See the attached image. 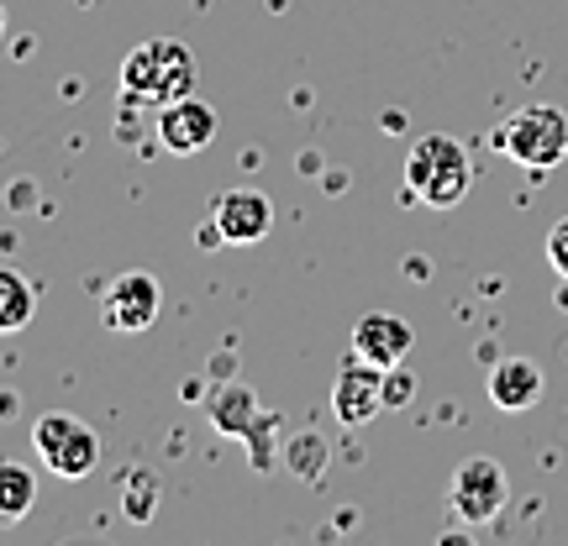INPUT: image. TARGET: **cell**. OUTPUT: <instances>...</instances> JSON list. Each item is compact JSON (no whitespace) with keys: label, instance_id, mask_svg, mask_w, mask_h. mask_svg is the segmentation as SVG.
Wrapping results in <instances>:
<instances>
[{"label":"cell","instance_id":"obj_1","mask_svg":"<svg viewBox=\"0 0 568 546\" xmlns=\"http://www.w3.org/2000/svg\"><path fill=\"white\" fill-rule=\"evenodd\" d=\"M195 53L174 38H153V42H138L122 63V90L126 101H142V105H174L184 95H195Z\"/></svg>","mask_w":568,"mask_h":546},{"label":"cell","instance_id":"obj_2","mask_svg":"<svg viewBox=\"0 0 568 546\" xmlns=\"http://www.w3.org/2000/svg\"><path fill=\"white\" fill-rule=\"evenodd\" d=\"M468 184H474V163H468L464 142L453 137H422L410 147L406 158V189L416 195L422 205L432 210H447V205H458L468 195Z\"/></svg>","mask_w":568,"mask_h":546},{"label":"cell","instance_id":"obj_3","mask_svg":"<svg viewBox=\"0 0 568 546\" xmlns=\"http://www.w3.org/2000/svg\"><path fill=\"white\" fill-rule=\"evenodd\" d=\"M495 147L516 158L521 168H558L568 158V116L558 105H521L510 111L506 126L495 132Z\"/></svg>","mask_w":568,"mask_h":546},{"label":"cell","instance_id":"obj_4","mask_svg":"<svg viewBox=\"0 0 568 546\" xmlns=\"http://www.w3.org/2000/svg\"><path fill=\"white\" fill-rule=\"evenodd\" d=\"M32 446H38V457L48 463L53 478H90L95 467H101V436L90 431V421L80 415H63V410H48L38 415L32 425Z\"/></svg>","mask_w":568,"mask_h":546},{"label":"cell","instance_id":"obj_5","mask_svg":"<svg viewBox=\"0 0 568 546\" xmlns=\"http://www.w3.org/2000/svg\"><path fill=\"white\" fill-rule=\"evenodd\" d=\"M506 499H510V478L495 457H468V463H458V473L447 478V505H453V515H458L464 526L500 521Z\"/></svg>","mask_w":568,"mask_h":546},{"label":"cell","instance_id":"obj_6","mask_svg":"<svg viewBox=\"0 0 568 546\" xmlns=\"http://www.w3.org/2000/svg\"><path fill=\"white\" fill-rule=\"evenodd\" d=\"M159 310H163V284L153 274H142V268L111 279L101 295V326L105 331H122V337L148 331V326L159 321Z\"/></svg>","mask_w":568,"mask_h":546},{"label":"cell","instance_id":"obj_7","mask_svg":"<svg viewBox=\"0 0 568 546\" xmlns=\"http://www.w3.org/2000/svg\"><path fill=\"white\" fill-rule=\"evenodd\" d=\"M332 410H337V421H343L347 431L368 425L385 410V368L364 363V358L347 363L343 373H337V384H332Z\"/></svg>","mask_w":568,"mask_h":546},{"label":"cell","instance_id":"obj_8","mask_svg":"<svg viewBox=\"0 0 568 546\" xmlns=\"http://www.w3.org/2000/svg\"><path fill=\"white\" fill-rule=\"evenodd\" d=\"M159 142L169 153H180V158H195V153H205L216 142V111L205 101H195V95L159 105Z\"/></svg>","mask_w":568,"mask_h":546},{"label":"cell","instance_id":"obj_9","mask_svg":"<svg viewBox=\"0 0 568 546\" xmlns=\"http://www.w3.org/2000/svg\"><path fill=\"white\" fill-rule=\"evenodd\" d=\"M268 226H274V205H268V195H258V189H226V195H216V237L222 243H264Z\"/></svg>","mask_w":568,"mask_h":546},{"label":"cell","instance_id":"obj_10","mask_svg":"<svg viewBox=\"0 0 568 546\" xmlns=\"http://www.w3.org/2000/svg\"><path fill=\"white\" fill-rule=\"evenodd\" d=\"M410 342H416V331H410V321H400V316H389V310H374V316H364V321L353 326V352H358L364 363H374V368H395V363H406Z\"/></svg>","mask_w":568,"mask_h":546},{"label":"cell","instance_id":"obj_11","mask_svg":"<svg viewBox=\"0 0 568 546\" xmlns=\"http://www.w3.org/2000/svg\"><path fill=\"white\" fill-rule=\"evenodd\" d=\"M542 394V368L531 358H500L489 368V400L500 410H531Z\"/></svg>","mask_w":568,"mask_h":546},{"label":"cell","instance_id":"obj_12","mask_svg":"<svg viewBox=\"0 0 568 546\" xmlns=\"http://www.w3.org/2000/svg\"><path fill=\"white\" fill-rule=\"evenodd\" d=\"M32 505H38V478H32V467L0 457V526L27 521Z\"/></svg>","mask_w":568,"mask_h":546},{"label":"cell","instance_id":"obj_13","mask_svg":"<svg viewBox=\"0 0 568 546\" xmlns=\"http://www.w3.org/2000/svg\"><path fill=\"white\" fill-rule=\"evenodd\" d=\"M38 316V289L21 279L17 268H0V337H11Z\"/></svg>","mask_w":568,"mask_h":546},{"label":"cell","instance_id":"obj_14","mask_svg":"<svg viewBox=\"0 0 568 546\" xmlns=\"http://www.w3.org/2000/svg\"><path fill=\"white\" fill-rule=\"evenodd\" d=\"M410 389H416V379H410V373H400V363L385 368V405H406Z\"/></svg>","mask_w":568,"mask_h":546},{"label":"cell","instance_id":"obj_15","mask_svg":"<svg viewBox=\"0 0 568 546\" xmlns=\"http://www.w3.org/2000/svg\"><path fill=\"white\" fill-rule=\"evenodd\" d=\"M548 264H552V268H558V274H564V279H568V216H564V222H558V226H552V231H548Z\"/></svg>","mask_w":568,"mask_h":546},{"label":"cell","instance_id":"obj_16","mask_svg":"<svg viewBox=\"0 0 568 546\" xmlns=\"http://www.w3.org/2000/svg\"><path fill=\"white\" fill-rule=\"evenodd\" d=\"M0 38H6V11H0Z\"/></svg>","mask_w":568,"mask_h":546}]
</instances>
